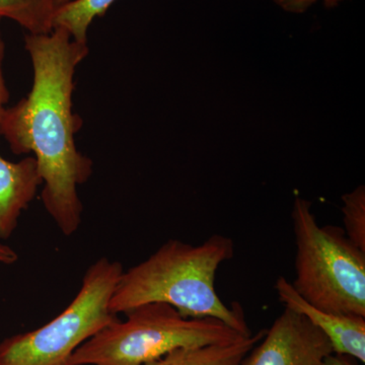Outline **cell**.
<instances>
[{"label":"cell","instance_id":"6da1fadb","mask_svg":"<svg viewBox=\"0 0 365 365\" xmlns=\"http://www.w3.org/2000/svg\"><path fill=\"white\" fill-rule=\"evenodd\" d=\"M25 48L33 66L30 93L0 115V135L14 155L32 153L42 179L41 200L66 237L83 220L78 187L93 175V160L76 148L83 121L73 111L76 68L90 49L63 29L26 34Z\"/></svg>","mask_w":365,"mask_h":365},{"label":"cell","instance_id":"7a4b0ae2","mask_svg":"<svg viewBox=\"0 0 365 365\" xmlns=\"http://www.w3.org/2000/svg\"><path fill=\"white\" fill-rule=\"evenodd\" d=\"M230 237L212 235L202 244L170 240L146 260L123 271L110 300L114 314L163 302L184 318L216 319L245 337L252 335L239 304L227 307L215 289L218 268L234 257Z\"/></svg>","mask_w":365,"mask_h":365},{"label":"cell","instance_id":"3957f363","mask_svg":"<svg viewBox=\"0 0 365 365\" xmlns=\"http://www.w3.org/2000/svg\"><path fill=\"white\" fill-rule=\"evenodd\" d=\"M124 314V321L115 319L83 343L74 352L72 365H144L179 348L247 338L216 319L184 318L163 302L141 304Z\"/></svg>","mask_w":365,"mask_h":365},{"label":"cell","instance_id":"277c9868","mask_svg":"<svg viewBox=\"0 0 365 365\" xmlns=\"http://www.w3.org/2000/svg\"><path fill=\"white\" fill-rule=\"evenodd\" d=\"M292 218L297 294L317 309L365 318V252L343 228L321 227L306 199L295 198Z\"/></svg>","mask_w":365,"mask_h":365},{"label":"cell","instance_id":"5b68a950","mask_svg":"<svg viewBox=\"0 0 365 365\" xmlns=\"http://www.w3.org/2000/svg\"><path fill=\"white\" fill-rule=\"evenodd\" d=\"M123 271L118 261L93 262L63 312L36 330L0 343V365H72L74 352L118 319L110 311V300Z\"/></svg>","mask_w":365,"mask_h":365},{"label":"cell","instance_id":"8992f818","mask_svg":"<svg viewBox=\"0 0 365 365\" xmlns=\"http://www.w3.org/2000/svg\"><path fill=\"white\" fill-rule=\"evenodd\" d=\"M332 352L325 334L285 307L241 365H325Z\"/></svg>","mask_w":365,"mask_h":365},{"label":"cell","instance_id":"52a82bcc","mask_svg":"<svg viewBox=\"0 0 365 365\" xmlns=\"http://www.w3.org/2000/svg\"><path fill=\"white\" fill-rule=\"evenodd\" d=\"M278 299L287 309L309 319L319 329L332 345L333 352L365 362V318L344 316L317 309L306 302L287 278L280 276L275 283Z\"/></svg>","mask_w":365,"mask_h":365},{"label":"cell","instance_id":"ba28073f","mask_svg":"<svg viewBox=\"0 0 365 365\" xmlns=\"http://www.w3.org/2000/svg\"><path fill=\"white\" fill-rule=\"evenodd\" d=\"M41 185L35 158L26 157L14 163L0 155V240L13 235Z\"/></svg>","mask_w":365,"mask_h":365},{"label":"cell","instance_id":"9c48e42d","mask_svg":"<svg viewBox=\"0 0 365 365\" xmlns=\"http://www.w3.org/2000/svg\"><path fill=\"white\" fill-rule=\"evenodd\" d=\"M265 331L230 344L179 348L144 365H241Z\"/></svg>","mask_w":365,"mask_h":365},{"label":"cell","instance_id":"30bf717a","mask_svg":"<svg viewBox=\"0 0 365 365\" xmlns=\"http://www.w3.org/2000/svg\"><path fill=\"white\" fill-rule=\"evenodd\" d=\"M116 0H69L56 7L53 29L66 30L72 39L88 43V29L98 16H104Z\"/></svg>","mask_w":365,"mask_h":365},{"label":"cell","instance_id":"8fae6325","mask_svg":"<svg viewBox=\"0 0 365 365\" xmlns=\"http://www.w3.org/2000/svg\"><path fill=\"white\" fill-rule=\"evenodd\" d=\"M56 7V0H0V20L13 21L28 34H47Z\"/></svg>","mask_w":365,"mask_h":365},{"label":"cell","instance_id":"7c38bea8","mask_svg":"<svg viewBox=\"0 0 365 365\" xmlns=\"http://www.w3.org/2000/svg\"><path fill=\"white\" fill-rule=\"evenodd\" d=\"M343 222L346 237L365 252V188L357 187L354 191L342 196Z\"/></svg>","mask_w":365,"mask_h":365},{"label":"cell","instance_id":"4fadbf2b","mask_svg":"<svg viewBox=\"0 0 365 365\" xmlns=\"http://www.w3.org/2000/svg\"><path fill=\"white\" fill-rule=\"evenodd\" d=\"M283 11L292 14H304L314 4L321 0H271ZM327 7L337 6L342 0H323Z\"/></svg>","mask_w":365,"mask_h":365},{"label":"cell","instance_id":"5bb4252c","mask_svg":"<svg viewBox=\"0 0 365 365\" xmlns=\"http://www.w3.org/2000/svg\"><path fill=\"white\" fill-rule=\"evenodd\" d=\"M4 51H6V45H4V41L2 39L1 33H0V115L6 109L9 100V91L4 76Z\"/></svg>","mask_w":365,"mask_h":365},{"label":"cell","instance_id":"9a60e30c","mask_svg":"<svg viewBox=\"0 0 365 365\" xmlns=\"http://www.w3.org/2000/svg\"><path fill=\"white\" fill-rule=\"evenodd\" d=\"M18 259V254L13 248L0 242V267L13 265Z\"/></svg>","mask_w":365,"mask_h":365},{"label":"cell","instance_id":"2e32d148","mask_svg":"<svg viewBox=\"0 0 365 365\" xmlns=\"http://www.w3.org/2000/svg\"><path fill=\"white\" fill-rule=\"evenodd\" d=\"M352 357L346 356V355L337 354V353H331L326 357L324 364L325 365H357L353 362Z\"/></svg>","mask_w":365,"mask_h":365},{"label":"cell","instance_id":"e0dca14e","mask_svg":"<svg viewBox=\"0 0 365 365\" xmlns=\"http://www.w3.org/2000/svg\"><path fill=\"white\" fill-rule=\"evenodd\" d=\"M67 1H69V0H56L57 6H60V4H66Z\"/></svg>","mask_w":365,"mask_h":365}]
</instances>
